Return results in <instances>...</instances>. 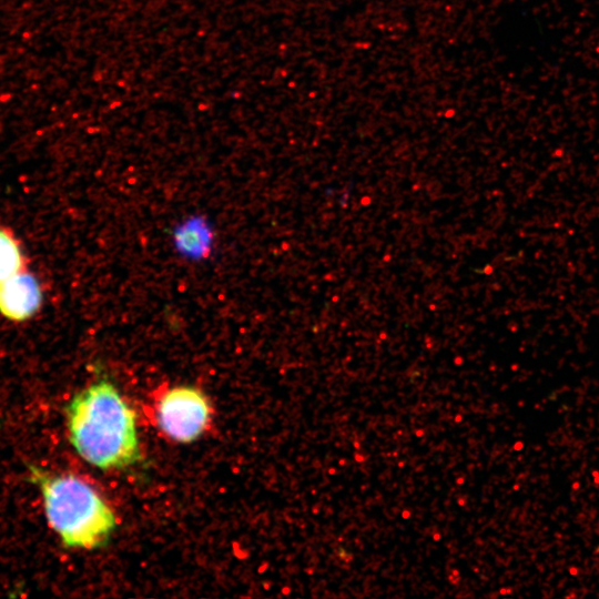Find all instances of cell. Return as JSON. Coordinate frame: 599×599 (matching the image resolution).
Segmentation results:
<instances>
[{"mask_svg":"<svg viewBox=\"0 0 599 599\" xmlns=\"http://www.w3.org/2000/svg\"><path fill=\"white\" fill-rule=\"evenodd\" d=\"M24 257L14 236L0 229V283L23 271Z\"/></svg>","mask_w":599,"mask_h":599,"instance_id":"8992f818","label":"cell"},{"mask_svg":"<svg viewBox=\"0 0 599 599\" xmlns=\"http://www.w3.org/2000/svg\"><path fill=\"white\" fill-rule=\"evenodd\" d=\"M39 485L50 527L69 548L97 549L106 545L116 529V518L99 490L72 474L31 467Z\"/></svg>","mask_w":599,"mask_h":599,"instance_id":"7a4b0ae2","label":"cell"},{"mask_svg":"<svg viewBox=\"0 0 599 599\" xmlns=\"http://www.w3.org/2000/svg\"><path fill=\"white\" fill-rule=\"evenodd\" d=\"M67 426L75 451L97 468L121 469L141 459L135 413L105 378L73 396L67 407Z\"/></svg>","mask_w":599,"mask_h":599,"instance_id":"6da1fadb","label":"cell"},{"mask_svg":"<svg viewBox=\"0 0 599 599\" xmlns=\"http://www.w3.org/2000/svg\"><path fill=\"white\" fill-rule=\"evenodd\" d=\"M173 241L182 255L201 260L211 253L213 233L204 219L192 217L175 229Z\"/></svg>","mask_w":599,"mask_h":599,"instance_id":"5b68a950","label":"cell"},{"mask_svg":"<svg viewBox=\"0 0 599 599\" xmlns=\"http://www.w3.org/2000/svg\"><path fill=\"white\" fill-rule=\"evenodd\" d=\"M156 428L169 439L189 444L200 438L212 422L206 395L191 385L161 386L150 408Z\"/></svg>","mask_w":599,"mask_h":599,"instance_id":"3957f363","label":"cell"},{"mask_svg":"<svg viewBox=\"0 0 599 599\" xmlns=\"http://www.w3.org/2000/svg\"><path fill=\"white\" fill-rule=\"evenodd\" d=\"M41 302L42 291L32 274L21 271L0 283V314L12 322L32 317Z\"/></svg>","mask_w":599,"mask_h":599,"instance_id":"277c9868","label":"cell"}]
</instances>
